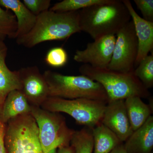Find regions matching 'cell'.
I'll use <instances>...</instances> for the list:
<instances>
[{
  "label": "cell",
  "mask_w": 153,
  "mask_h": 153,
  "mask_svg": "<svg viewBox=\"0 0 153 153\" xmlns=\"http://www.w3.org/2000/svg\"><path fill=\"white\" fill-rule=\"evenodd\" d=\"M57 153H75V150L74 147L71 145H69L58 148Z\"/></svg>",
  "instance_id": "obj_27"
},
{
  "label": "cell",
  "mask_w": 153,
  "mask_h": 153,
  "mask_svg": "<svg viewBox=\"0 0 153 153\" xmlns=\"http://www.w3.org/2000/svg\"><path fill=\"white\" fill-rule=\"evenodd\" d=\"M128 10L133 23L138 41V52L134 68L149 55L153 49V22H148L140 16L135 10L129 0H123Z\"/></svg>",
  "instance_id": "obj_12"
},
{
  "label": "cell",
  "mask_w": 153,
  "mask_h": 153,
  "mask_svg": "<svg viewBox=\"0 0 153 153\" xmlns=\"http://www.w3.org/2000/svg\"><path fill=\"white\" fill-rule=\"evenodd\" d=\"M81 75L88 77L101 84L109 100H123L131 97L148 98L151 93L134 74L109 70L107 68H96L88 64L79 67Z\"/></svg>",
  "instance_id": "obj_3"
},
{
  "label": "cell",
  "mask_w": 153,
  "mask_h": 153,
  "mask_svg": "<svg viewBox=\"0 0 153 153\" xmlns=\"http://www.w3.org/2000/svg\"><path fill=\"white\" fill-rule=\"evenodd\" d=\"M126 110L133 131L142 126L153 113V108L145 103L139 97H131L125 100Z\"/></svg>",
  "instance_id": "obj_17"
},
{
  "label": "cell",
  "mask_w": 153,
  "mask_h": 153,
  "mask_svg": "<svg viewBox=\"0 0 153 153\" xmlns=\"http://www.w3.org/2000/svg\"><path fill=\"white\" fill-rule=\"evenodd\" d=\"M80 32L78 11L61 13L49 10L37 16L30 33L16 40L19 45L31 48L46 41L66 40Z\"/></svg>",
  "instance_id": "obj_2"
},
{
  "label": "cell",
  "mask_w": 153,
  "mask_h": 153,
  "mask_svg": "<svg viewBox=\"0 0 153 153\" xmlns=\"http://www.w3.org/2000/svg\"><path fill=\"white\" fill-rule=\"evenodd\" d=\"M6 124V153H43L38 125L31 114L21 115Z\"/></svg>",
  "instance_id": "obj_7"
},
{
  "label": "cell",
  "mask_w": 153,
  "mask_h": 153,
  "mask_svg": "<svg viewBox=\"0 0 153 153\" xmlns=\"http://www.w3.org/2000/svg\"><path fill=\"white\" fill-rule=\"evenodd\" d=\"M31 106L21 90L11 91L2 106L1 120L5 124L21 115L30 114Z\"/></svg>",
  "instance_id": "obj_16"
},
{
  "label": "cell",
  "mask_w": 153,
  "mask_h": 153,
  "mask_svg": "<svg viewBox=\"0 0 153 153\" xmlns=\"http://www.w3.org/2000/svg\"><path fill=\"white\" fill-rule=\"evenodd\" d=\"M116 36L112 58L107 68L122 73L134 72L138 47L131 20L119 31Z\"/></svg>",
  "instance_id": "obj_8"
},
{
  "label": "cell",
  "mask_w": 153,
  "mask_h": 153,
  "mask_svg": "<svg viewBox=\"0 0 153 153\" xmlns=\"http://www.w3.org/2000/svg\"><path fill=\"white\" fill-rule=\"evenodd\" d=\"M107 0H63L55 4L49 10L56 12H75L105 2Z\"/></svg>",
  "instance_id": "obj_21"
},
{
  "label": "cell",
  "mask_w": 153,
  "mask_h": 153,
  "mask_svg": "<svg viewBox=\"0 0 153 153\" xmlns=\"http://www.w3.org/2000/svg\"><path fill=\"white\" fill-rule=\"evenodd\" d=\"M81 32L96 40L106 35H116L131 21L123 0H107L78 11Z\"/></svg>",
  "instance_id": "obj_1"
},
{
  "label": "cell",
  "mask_w": 153,
  "mask_h": 153,
  "mask_svg": "<svg viewBox=\"0 0 153 153\" xmlns=\"http://www.w3.org/2000/svg\"><path fill=\"white\" fill-rule=\"evenodd\" d=\"M134 74L149 89L153 87V55H148L134 69Z\"/></svg>",
  "instance_id": "obj_22"
},
{
  "label": "cell",
  "mask_w": 153,
  "mask_h": 153,
  "mask_svg": "<svg viewBox=\"0 0 153 153\" xmlns=\"http://www.w3.org/2000/svg\"><path fill=\"white\" fill-rule=\"evenodd\" d=\"M107 103L88 99L69 100L49 97L40 107L50 112L65 113L78 124L93 129L101 123Z\"/></svg>",
  "instance_id": "obj_5"
},
{
  "label": "cell",
  "mask_w": 153,
  "mask_h": 153,
  "mask_svg": "<svg viewBox=\"0 0 153 153\" xmlns=\"http://www.w3.org/2000/svg\"><path fill=\"white\" fill-rule=\"evenodd\" d=\"M23 3L28 10L36 16L49 10L51 5L50 0H24Z\"/></svg>",
  "instance_id": "obj_24"
},
{
  "label": "cell",
  "mask_w": 153,
  "mask_h": 153,
  "mask_svg": "<svg viewBox=\"0 0 153 153\" xmlns=\"http://www.w3.org/2000/svg\"><path fill=\"white\" fill-rule=\"evenodd\" d=\"M22 83L21 91L30 105L41 106L49 97V88L38 66H27L18 70Z\"/></svg>",
  "instance_id": "obj_10"
},
{
  "label": "cell",
  "mask_w": 153,
  "mask_h": 153,
  "mask_svg": "<svg viewBox=\"0 0 153 153\" xmlns=\"http://www.w3.org/2000/svg\"><path fill=\"white\" fill-rule=\"evenodd\" d=\"M116 36L106 35L88 43L83 50H77L74 60L96 68H107L113 53Z\"/></svg>",
  "instance_id": "obj_9"
},
{
  "label": "cell",
  "mask_w": 153,
  "mask_h": 153,
  "mask_svg": "<svg viewBox=\"0 0 153 153\" xmlns=\"http://www.w3.org/2000/svg\"><path fill=\"white\" fill-rule=\"evenodd\" d=\"M7 51L4 41L0 40V103L2 105L10 92L22 88L18 70L11 71L6 64Z\"/></svg>",
  "instance_id": "obj_15"
},
{
  "label": "cell",
  "mask_w": 153,
  "mask_h": 153,
  "mask_svg": "<svg viewBox=\"0 0 153 153\" xmlns=\"http://www.w3.org/2000/svg\"><path fill=\"white\" fill-rule=\"evenodd\" d=\"M93 153H109L123 143L113 132L101 123L92 130Z\"/></svg>",
  "instance_id": "obj_18"
},
{
  "label": "cell",
  "mask_w": 153,
  "mask_h": 153,
  "mask_svg": "<svg viewBox=\"0 0 153 153\" xmlns=\"http://www.w3.org/2000/svg\"><path fill=\"white\" fill-rule=\"evenodd\" d=\"M17 30L16 19L9 10H4L0 6V40L7 38L15 39Z\"/></svg>",
  "instance_id": "obj_20"
},
{
  "label": "cell",
  "mask_w": 153,
  "mask_h": 153,
  "mask_svg": "<svg viewBox=\"0 0 153 153\" xmlns=\"http://www.w3.org/2000/svg\"><path fill=\"white\" fill-rule=\"evenodd\" d=\"M101 123L113 132L122 143L133 132L123 100H109L107 102Z\"/></svg>",
  "instance_id": "obj_11"
},
{
  "label": "cell",
  "mask_w": 153,
  "mask_h": 153,
  "mask_svg": "<svg viewBox=\"0 0 153 153\" xmlns=\"http://www.w3.org/2000/svg\"><path fill=\"white\" fill-rule=\"evenodd\" d=\"M68 54L63 47L52 48L47 52L45 61L49 66L60 68L65 66L68 61Z\"/></svg>",
  "instance_id": "obj_23"
},
{
  "label": "cell",
  "mask_w": 153,
  "mask_h": 153,
  "mask_svg": "<svg viewBox=\"0 0 153 153\" xmlns=\"http://www.w3.org/2000/svg\"><path fill=\"white\" fill-rule=\"evenodd\" d=\"M0 6L13 13L16 19L17 30L15 39L28 34L36 24L37 16L19 0H0Z\"/></svg>",
  "instance_id": "obj_14"
},
{
  "label": "cell",
  "mask_w": 153,
  "mask_h": 153,
  "mask_svg": "<svg viewBox=\"0 0 153 153\" xmlns=\"http://www.w3.org/2000/svg\"><path fill=\"white\" fill-rule=\"evenodd\" d=\"M134 1L142 14L143 19L153 22V0H134Z\"/></svg>",
  "instance_id": "obj_25"
},
{
  "label": "cell",
  "mask_w": 153,
  "mask_h": 153,
  "mask_svg": "<svg viewBox=\"0 0 153 153\" xmlns=\"http://www.w3.org/2000/svg\"><path fill=\"white\" fill-rule=\"evenodd\" d=\"M31 106V115L38 125L39 140L43 153L70 145L75 131L69 128L59 113L50 112L40 106Z\"/></svg>",
  "instance_id": "obj_6"
},
{
  "label": "cell",
  "mask_w": 153,
  "mask_h": 153,
  "mask_svg": "<svg viewBox=\"0 0 153 153\" xmlns=\"http://www.w3.org/2000/svg\"><path fill=\"white\" fill-rule=\"evenodd\" d=\"M127 153H152L153 117L133 132L123 144Z\"/></svg>",
  "instance_id": "obj_13"
},
{
  "label": "cell",
  "mask_w": 153,
  "mask_h": 153,
  "mask_svg": "<svg viewBox=\"0 0 153 153\" xmlns=\"http://www.w3.org/2000/svg\"><path fill=\"white\" fill-rule=\"evenodd\" d=\"M44 78L49 88V97L66 99L85 98L108 102L109 99L99 82L83 75H63L48 70Z\"/></svg>",
  "instance_id": "obj_4"
},
{
  "label": "cell",
  "mask_w": 153,
  "mask_h": 153,
  "mask_svg": "<svg viewBox=\"0 0 153 153\" xmlns=\"http://www.w3.org/2000/svg\"><path fill=\"white\" fill-rule=\"evenodd\" d=\"M2 106V104L0 103V121L1 120V113Z\"/></svg>",
  "instance_id": "obj_29"
},
{
  "label": "cell",
  "mask_w": 153,
  "mask_h": 153,
  "mask_svg": "<svg viewBox=\"0 0 153 153\" xmlns=\"http://www.w3.org/2000/svg\"><path fill=\"white\" fill-rule=\"evenodd\" d=\"M92 129L84 127L74 131L70 145L74 147L75 153H93L94 142Z\"/></svg>",
  "instance_id": "obj_19"
},
{
  "label": "cell",
  "mask_w": 153,
  "mask_h": 153,
  "mask_svg": "<svg viewBox=\"0 0 153 153\" xmlns=\"http://www.w3.org/2000/svg\"><path fill=\"white\" fill-rule=\"evenodd\" d=\"M109 153H127L123 143L120 145Z\"/></svg>",
  "instance_id": "obj_28"
},
{
  "label": "cell",
  "mask_w": 153,
  "mask_h": 153,
  "mask_svg": "<svg viewBox=\"0 0 153 153\" xmlns=\"http://www.w3.org/2000/svg\"><path fill=\"white\" fill-rule=\"evenodd\" d=\"M5 124L2 121H0V153H6L4 143Z\"/></svg>",
  "instance_id": "obj_26"
}]
</instances>
